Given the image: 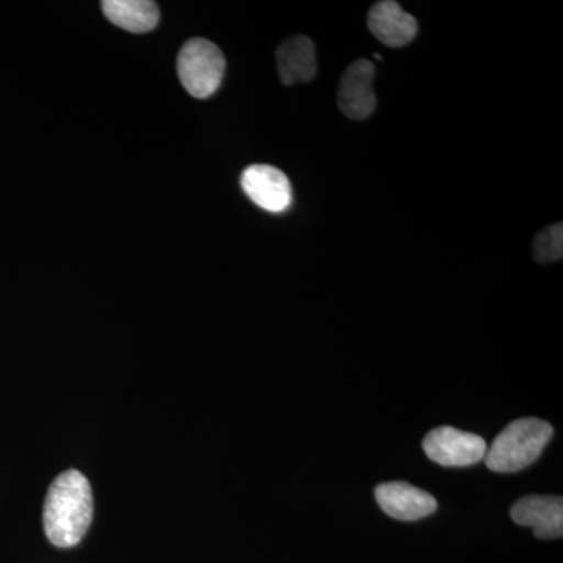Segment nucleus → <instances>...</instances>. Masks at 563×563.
I'll return each instance as SVG.
<instances>
[{
    "label": "nucleus",
    "mask_w": 563,
    "mask_h": 563,
    "mask_svg": "<svg viewBox=\"0 0 563 563\" xmlns=\"http://www.w3.org/2000/svg\"><path fill=\"white\" fill-rule=\"evenodd\" d=\"M43 520L47 539L55 547H76L84 539L92 520L91 485L84 474L68 470L52 483Z\"/></svg>",
    "instance_id": "nucleus-1"
},
{
    "label": "nucleus",
    "mask_w": 563,
    "mask_h": 563,
    "mask_svg": "<svg viewBox=\"0 0 563 563\" xmlns=\"http://www.w3.org/2000/svg\"><path fill=\"white\" fill-rule=\"evenodd\" d=\"M550 422L539 418H520L498 433L485 453V465L495 473H518L531 466L553 439Z\"/></svg>",
    "instance_id": "nucleus-2"
},
{
    "label": "nucleus",
    "mask_w": 563,
    "mask_h": 563,
    "mask_svg": "<svg viewBox=\"0 0 563 563\" xmlns=\"http://www.w3.org/2000/svg\"><path fill=\"white\" fill-rule=\"evenodd\" d=\"M224 73V54L209 40L187 41L177 55V76L192 98L207 99L213 96L220 90Z\"/></svg>",
    "instance_id": "nucleus-3"
},
{
    "label": "nucleus",
    "mask_w": 563,
    "mask_h": 563,
    "mask_svg": "<svg viewBox=\"0 0 563 563\" xmlns=\"http://www.w3.org/2000/svg\"><path fill=\"white\" fill-rule=\"evenodd\" d=\"M487 443L477 433L442 426L433 429L422 440V450L432 462L450 468L474 465L484 461Z\"/></svg>",
    "instance_id": "nucleus-4"
},
{
    "label": "nucleus",
    "mask_w": 563,
    "mask_h": 563,
    "mask_svg": "<svg viewBox=\"0 0 563 563\" xmlns=\"http://www.w3.org/2000/svg\"><path fill=\"white\" fill-rule=\"evenodd\" d=\"M244 195L255 206L269 211L282 213L292 203V188L287 174L269 165L247 166L242 174Z\"/></svg>",
    "instance_id": "nucleus-5"
},
{
    "label": "nucleus",
    "mask_w": 563,
    "mask_h": 563,
    "mask_svg": "<svg viewBox=\"0 0 563 563\" xmlns=\"http://www.w3.org/2000/svg\"><path fill=\"white\" fill-rule=\"evenodd\" d=\"M374 65L369 60H357L344 70L339 87L340 110L350 120H366L376 109V95L373 90Z\"/></svg>",
    "instance_id": "nucleus-6"
},
{
    "label": "nucleus",
    "mask_w": 563,
    "mask_h": 563,
    "mask_svg": "<svg viewBox=\"0 0 563 563\" xmlns=\"http://www.w3.org/2000/svg\"><path fill=\"white\" fill-rule=\"evenodd\" d=\"M515 523L533 529L537 539L554 540L563 536V499L561 496L529 495L510 509Z\"/></svg>",
    "instance_id": "nucleus-7"
},
{
    "label": "nucleus",
    "mask_w": 563,
    "mask_h": 563,
    "mask_svg": "<svg viewBox=\"0 0 563 563\" xmlns=\"http://www.w3.org/2000/svg\"><path fill=\"white\" fill-rule=\"evenodd\" d=\"M376 499L388 517L399 521H418L437 510L435 498L409 483L377 485Z\"/></svg>",
    "instance_id": "nucleus-8"
},
{
    "label": "nucleus",
    "mask_w": 563,
    "mask_h": 563,
    "mask_svg": "<svg viewBox=\"0 0 563 563\" xmlns=\"http://www.w3.org/2000/svg\"><path fill=\"white\" fill-rule=\"evenodd\" d=\"M369 32L387 47H404L418 33V21L406 13L398 2L383 0L374 3L368 13Z\"/></svg>",
    "instance_id": "nucleus-9"
},
{
    "label": "nucleus",
    "mask_w": 563,
    "mask_h": 563,
    "mask_svg": "<svg viewBox=\"0 0 563 563\" xmlns=\"http://www.w3.org/2000/svg\"><path fill=\"white\" fill-rule=\"evenodd\" d=\"M277 73L282 84H307L317 76V49L309 36L285 40L276 51Z\"/></svg>",
    "instance_id": "nucleus-10"
},
{
    "label": "nucleus",
    "mask_w": 563,
    "mask_h": 563,
    "mask_svg": "<svg viewBox=\"0 0 563 563\" xmlns=\"http://www.w3.org/2000/svg\"><path fill=\"white\" fill-rule=\"evenodd\" d=\"M102 11L111 24L131 33L152 32L161 21V10L151 0H106Z\"/></svg>",
    "instance_id": "nucleus-11"
},
{
    "label": "nucleus",
    "mask_w": 563,
    "mask_h": 563,
    "mask_svg": "<svg viewBox=\"0 0 563 563\" xmlns=\"http://www.w3.org/2000/svg\"><path fill=\"white\" fill-rule=\"evenodd\" d=\"M532 254L536 262L554 263L561 262L563 255V224L550 225L537 233L532 243Z\"/></svg>",
    "instance_id": "nucleus-12"
}]
</instances>
